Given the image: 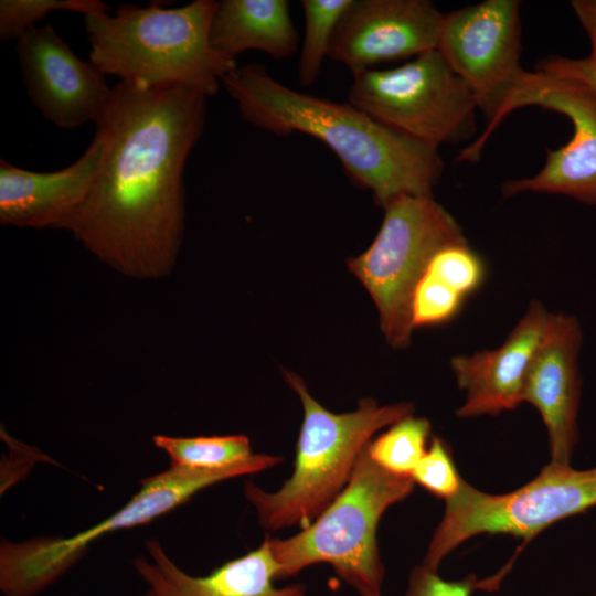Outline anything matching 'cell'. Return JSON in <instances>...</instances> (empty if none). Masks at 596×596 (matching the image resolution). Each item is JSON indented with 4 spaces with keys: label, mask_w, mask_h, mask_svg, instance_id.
<instances>
[{
    "label": "cell",
    "mask_w": 596,
    "mask_h": 596,
    "mask_svg": "<svg viewBox=\"0 0 596 596\" xmlns=\"http://www.w3.org/2000/svg\"><path fill=\"white\" fill-rule=\"evenodd\" d=\"M352 74L348 103L398 134L438 148L475 132L476 99L437 50Z\"/></svg>",
    "instance_id": "9"
},
{
    "label": "cell",
    "mask_w": 596,
    "mask_h": 596,
    "mask_svg": "<svg viewBox=\"0 0 596 596\" xmlns=\"http://www.w3.org/2000/svg\"><path fill=\"white\" fill-rule=\"evenodd\" d=\"M411 477L415 483L445 501L459 491L462 481L448 445L439 437L432 439Z\"/></svg>",
    "instance_id": "25"
},
{
    "label": "cell",
    "mask_w": 596,
    "mask_h": 596,
    "mask_svg": "<svg viewBox=\"0 0 596 596\" xmlns=\"http://www.w3.org/2000/svg\"><path fill=\"white\" fill-rule=\"evenodd\" d=\"M582 342L583 331L575 316L551 313L524 382L522 401L539 411L547 432L550 461L554 464L571 465L578 441Z\"/></svg>",
    "instance_id": "14"
},
{
    "label": "cell",
    "mask_w": 596,
    "mask_h": 596,
    "mask_svg": "<svg viewBox=\"0 0 596 596\" xmlns=\"http://www.w3.org/2000/svg\"><path fill=\"white\" fill-rule=\"evenodd\" d=\"M153 445L164 451L170 467L219 469L252 459L249 439L245 435L174 437L156 435Z\"/></svg>",
    "instance_id": "19"
},
{
    "label": "cell",
    "mask_w": 596,
    "mask_h": 596,
    "mask_svg": "<svg viewBox=\"0 0 596 596\" xmlns=\"http://www.w3.org/2000/svg\"><path fill=\"white\" fill-rule=\"evenodd\" d=\"M222 86L248 124L278 136L302 132L327 145L380 206L402 195L433 196L443 172L438 148L383 126L350 103L297 92L259 64L236 66Z\"/></svg>",
    "instance_id": "2"
},
{
    "label": "cell",
    "mask_w": 596,
    "mask_h": 596,
    "mask_svg": "<svg viewBox=\"0 0 596 596\" xmlns=\"http://www.w3.org/2000/svg\"><path fill=\"white\" fill-rule=\"evenodd\" d=\"M445 13L427 0H351L328 57L352 73L437 50Z\"/></svg>",
    "instance_id": "13"
},
{
    "label": "cell",
    "mask_w": 596,
    "mask_h": 596,
    "mask_svg": "<svg viewBox=\"0 0 596 596\" xmlns=\"http://www.w3.org/2000/svg\"><path fill=\"white\" fill-rule=\"evenodd\" d=\"M551 312L532 300L504 342L497 349L456 355L450 366L466 398L460 418L497 415L523 403L526 374L543 341Z\"/></svg>",
    "instance_id": "15"
},
{
    "label": "cell",
    "mask_w": 596,
    "mask_h": 596,
    "mask_svg": "<svg viewBox=\"0 0 596 596\" xmlns=\"http://www.w3.org/2000/svg\"><path fill=\"white\" fill-rule=\"evenodd\" d=\"M351 0H302L305 36L301 44L298 77L301 86H309L320 74L329 55L331 41L340 18Z\"/></svg>",
    "instance_id": "21"
},
{
    "label": "cell",
    "mask_w": 596,
    "mask_h": 596,
    "mask_svg": "<svg viewBox=\"0 0 596 596\" xmlns=\"http://www.w3.org/2000/svg\"><path fill=\"white\" fill-rule=\"evenodd\" d=\"M571 7L589 39L588 57L596 61V0H573Z\"/></svg>",
    "instance_id": "28"
},
{
    "label": "cell",
    "mask_w": 596,
    "mask_h": 596,
    "mask_svg": "<svg viewBox=\"0 0 596 596\" xmlns=\"http://www.w3.org/2000/svg\"><path fill=\"white\" fill-rule=\"evenodd\" d=\"M383 209L375 240L349 268L374 300L387 343L403 349L414 329L413 294L430 259L440 248L467 240L433 196L402 195Z\"/></svg>",
    "instance_id": "7"
},
{
    "label": "cell",
    "mask_w": 596,
    "mask_h": 596,
    "mask_svg": "<svg viewBox=\"0 0 596 596\" xmlns=\"http://www.w3.org/2000/svg\"><path fill=\"white\" fill-rule=\"evenodd\" d=\"M426 272L465 298L476 291L485 279L483 263L467 241L440 248L430 259Z\"/></svg>",
    "instance_id": "23"
},
{
    "label": "cell",
    "mask_w": 596,
    "mask_h": 596,
    "mask_svg": "<svg viewBox=\"0 0 596 596\" xmlns=\"http://www.w3.org/2000/svg\"><path fill=\"white\" fill-rule=\"evenodd\" d=\"M217 1L177 8L159 2L120 4L114 13L86 15L89 62L119 82L145 87L178 85L207 96L237 64L211 43Z\"/></svg>",
    "instance_id": "3"
},
{
    "label": "cell",
    "mask_w": 596,
    "mask_h": 596,
    "mask_svg": "<svg viewBox=\"0 0 596 596\" xmlns=\"http://www.w3.org/2000/svg\"><path fill=\"white\" fill-rule=\"evenodd\" d=\"M28 96L54 126L77 128L96 123L113 87L92 62L81 60L50 24L36 25L15 41Z\"/></svg>",
    "instance_id": "12"
},
{
    "label": "cell",
    "mask_w": 596,
    "mask_h": 596,
    "mask_svg": "<svg viewBox=\"0 0 596 596\" xmlns=\"http://www.w3.org/2000/svg\"><path fill=\"white\" fill-rule=\"evenodd\" d=\"M464 299V296L425 272L412 298L413 328L448 322L458 313Z\"/></svg>",
    "instance_id": "24"
},
{
    "label": "cell",
    "mask_w": 596,
    "mask_h": 596,
    "mask_svg": "<svg viewBox=\"0 0 596 596\" xmlns=\"http://www.w3.org/2000/svg\"><path fill=\"white\" fill-rule=\"evenodd\" d=\"M478 588L481 589V581L473 574L448 581L438 571L421 564L411 571L404 596H472Z\"/></svg>",
    "instance_id": "26"
},
{
    "label": "cell",
    "mask_w": 596,
    "mask_h": 596,
    "mask_svg": "<svg viewBox=\"0 0 596 596\" xmlns=\"http://www.w3.org/2000/svg\"><path fill=\"white\" fill-rule=\"evenodd\" d=\"M437 51L468 85L488 126L457 160L476 162L505 100L526 71L520 65L518 0H486L445 13Z\"/></svg>",
    "instance_id": "10"
},
{
    "label": "cell",
    "mask_w": 596,
    "mask_h": 596,
    "mask_svg": "<svg viewBox=\"0 0 596 596\" xmlns=\"http://www.w3.org/2000/svg\"><path fill=\"white\" fill-rule=\"evenodd\" d=\"M536 71L572 81L586 88L596 100V61L590 57H545L539 62Z\"/></svg>",
    "instance_id": "27"
},
{
    "label": "cell",
    "mask_w": 596,
    "mask_h": 596,
    "mask_svg": "<svg viewBox=\"0 0 596 596\" xmlns=\"http://www.w3.org/2000/svg\"><path fill=\"white\" fill-rule=\"evenodd\" d=\"M589 596H596V594L595 595H589Z\"/></svg>",
    "instance_id": "30"
},
{
    "label": "cell",
    "mask_w": 596,
    "mask_h": 596,
    "mask_svg": "<svg viewBox=\"0 0 596 596\" xmlns=\"http://www.w3.org/2000/svg\"><path fill=\"white\" fill-rule=\"evenodd\" d=\"M286 0L217 1L211 24V43L223 55L234 58L248 51L265 52L275 60L296 53L299 34Z\"/></svg>",
    "instance_id": "18"
},
{
    "label": "cell",
    "mask_w": 596,
    "mask_h": 596,
    "mask_svg": "<svg viewBox=\"0 0 596 596\" xmlns=\"http://www.w3.org/2000/svg\"><path fill=\"white\" fill-rule=\"evenodd\" d=\"M98 132L68 167L35 172L0 160V223L29 228H62L86 199L103 153Z\"/></svg>",
    "instance_id": "16"
},
{
    "label": "cell",
    "mask_w": 596,
    "mask_h": 596,
    "mask_svg": "<svg viewBox=\"0 0 596 596\" xmlns=\"http://www.w3.org/2000/svg\"><path fill=\"white\" fill-rule=\"evenodd\" d=\"M99 0H1L0 41H17L54 11H72L86 15L108 11Z\"/></svg>",
    "instance_id": "22"
},
{
    "label": "cell",
    "mask_w": 596,
    "mask_h": 596,
    "mask_svg": "<svg viewBox=\"0 0 596 596\" xmlns=\"http://www.w3.org/2000/svg\"><path fill=\"white\" fill-rule=\"evenodd\" d=\"M539 106L565 115L573 136L546 151L543 168L530 178L508 180L503 196L523 192L562 194L596 205V100L583 86L546 73L526 72L501 108L494 128L517 108Z\"/></svg>",
    "instance_id": "11"
},
{
    "label": "cell",
    "mask_w": 596,
    "mask_h": 596,
    "mask_svg": "<svg viewBox=\"0 0 596 596\" xmlns=\"http://www.w3.org/2000/svg\"><path fill=\"white\" fill-rule=\"evenodd\" d=\"M141 596H156L150 589Z\"/></svg>",
    "instance_id": "29"
},
{
    "label": "cell",
    "mask_w": 596,
    "mask_h": 596,
    "mask_svg": "<svg viewBox=\"0 0 596 596\" xmlns=\"http://www.w3.org/2000/svg\"><path fill=\"white\" fill-rule=\"evenodd\" d=\"M284 376L304 407L294 472L275 492L252 481L244 486L245 498L268 531L308 526L347 486L371 437L414 413L411 403L379 405L372 398L361 400L353 412L331 413L309 394L298 375L284 371Z\"/></svg>",
    "instance_id": "4"
},
{
    "label": "cell",
    "mask_w": 596,
    "mask_h": 596,
    "mask_svg": "<svg viewBox=\"0 0 596 596\" xmlns=\"http://www.w3.org/2000/svg\"><path fill=\"white\" fill-rule=\"evenodd\" d=\"M429 435V421L409 415L370 441L366 451L383 469L411 477L427 449Z\"/></svg>",
    "instance_id": "20"
},
{
    "label": "cell",
    "mask_w": 596,
    "mask_h": 596,
    "mask_svg": "<svg viewBox=\"0 0 596 596\" xmlns=\"http://www.w3.org/2000/svg\"><path fill=\"white\" fill-rule=\"evenodd\" d=\"M145 544L149 558L138 556L132 566L156 596H306L301 583L275 586L277 565L268 538L257 549L204 576L182 571L157 539H148Z\"/></svg>",
    "instance_id": "17"
},
{
    "label": "cell",
    "mask_w": 596,
    "mask_h": 596,
    "mask_svg": "<svg viewBox=\"0 0 596 596\" xmlns=\"http://www.w3.org/2000/svg\"><path fill=\"white\" fill-rule=\"evenodd\" d=\"M414 486L412 477L375 464L365 446L347 486L308 526L285 540L268 538L276 579L326 563L360 596H381L385 570L377 525L385 510L408 497Z\"/></svg>",
    "instance_id": "5"
},
{
    "label": "cell",
    "mask_w": 596,
    "mask_h": 596,
    "mask_svg": "<svg viewBox=\"0 0 596 596\" xmlns=\"http://www.w3.org/2000/svg\"><path fill=\"white\" fill-rule=\"evenodd\" d=\"M205 116L206 97L187 87L114 85L95 123L104 143L96 177L62 230L127 277L169 275L184 232V167Z\"/></svg>",
    "instance_id": "1"
},
{
    "label": "cell",
    "mask_w": 596,
    "mask_h": 596,
    "mask_svg": "<svg viewBox=\"0 0 596 596\" xmlns=\"http://www.w3.org/2000/svg\"><path fill=\"white\" fill-rule=\"evenodd\" d=\"M596 507V467L575 469L549 462L521 488L502 494L461 481L448 500L423 565L438 571L464 541L479 534H509L526 542L551 524Z\"/></svg>",
    "instance_id": "8"
},
{
    "label": "cell",
    "mask_w": 596,
    "mask_h": 596,
    "mask_svg": "<svg viewBox=\"0 0 596 596\" xmlns=\"http://www.w3.org/2000/svg\"><path fill=\"white\" fill-rule=\"evenodd\" d=\"M267 468V459H252L219 469H169L140 481L139 490L120 509L68 538L40 536L23 542L3 540L0 546L2 596H35L65 574L99 538L146 524L185 503L198 491L223 480Z\"/></svg>",
    "instance_id": "6"
}]
</instances>
